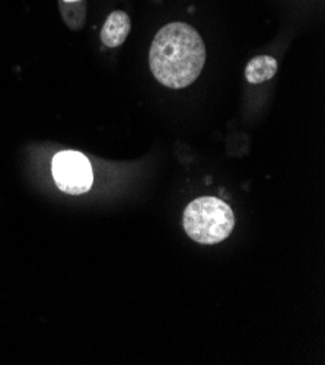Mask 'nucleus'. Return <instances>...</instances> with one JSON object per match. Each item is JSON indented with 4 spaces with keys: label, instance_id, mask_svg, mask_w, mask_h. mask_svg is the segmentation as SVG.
<instances>
[{
    "label": "nucleus",
    "instance_id": "nucleus-5",
    "mask_svg": "<svg viewBox=\"0 0 325 365\" xmlns=\"http://www.w3.org/2000/svg\"><path fill=\"white\" fill-rule=\"evenodd\" d=\"M277 61L270 56H259L249 60L245 67V78L251 85H259L274 78Z\"/></svg>",
    "mask_w": 325,
    "mask_h": 365
},
{
    "label": "nucleus",
    "instance_id": "nucleus-2",
    "mask_svg": "<svg viewBox=\"0 0 325 365\" xmlns=\"http://www.w3.org/2000/svg\"><path fill=\"white\" fill-rule=\"evenodd\" d=\"M186 233L200 245H216L229 237L235 227L232 208L222 200L201 197L190 202L184 211Z\"/></svg>",
    "mask_w": 325,
    "mask_h": 365
},
{
    "label": "nucleus",
    "instance_id": "nucleus-4",
    "mask_svg": "<svg viewBox=\"0 0 325 365\" xmlns=\"http://www.w3.org/2000/svg\"><path fill=\"white\" fill-rule=\"evenodd\" d=\"M131 22L126 12L116 11L106 18L102 31H101V41L108 48L120 47L130 34Z\"/></svg>",
    "mask_w": 325,
    "mask_h": 365
},
{
    "label": "nucleus",
    "instance_id": "nucleus-6",
    "mask_svg": "<svg viewBox=\"0 0 325 365\" xmlns=\"http://www.w3.org/2000/svg\"><path fill=\"white\" fill-rule=\"evenodd\" d=\"M60 14L70 29L79 31L86 22V2L85 0H76V2L60 0Z\"/></svg>",
    "mask_w": 325,
    "mask_h": 365
},
{
    "label": "nucleus",
    "instance_id": "nucleus-7",
    "mask_svg": "<svg viewBox=\"0 0 325 365\" xmlns=\"http://www.w3.org/2000/svg\"><path fill=\"white\" fill-rule=\"evenodd\" d=\"M64 2H76V0H64Z\"/></svg>",
    "mask_w": 325,
    "mask_h": 365
},
{
    "label": "nucleus",
    "instance_id": "nucleus-3",
    "mask_svg": "<svg viewBox=\"0 0 325 365\" xmlns=\"http://www.w3.org/2000/svg\"><path fill=\"white\" fill-rule=\"evenodd\" d=\"M51 172L60 191L70 195H81L91 190L94 172L84 153L66 150L54 156Z\"/></svg>",
    "mask_w": 325,
    "mask_h": 365
},
{
    "label": "nucleus",
    "instance_id": "nucleus-1",
    "mask_svg": "<svg viewBox=\"0 0 325 365\" xmlns=\"http://www.w3.org/2000/svg\"><path fill=\"white\" fill-rule=\"evenodd\" d=\"M206 63V47L200 34L189 24L162 26L151 46L149 66L159 83L183 89L196 82Z\"/></svg>",
    "mask_w": 325,
    "mask_h": 365
}]
</instances>
